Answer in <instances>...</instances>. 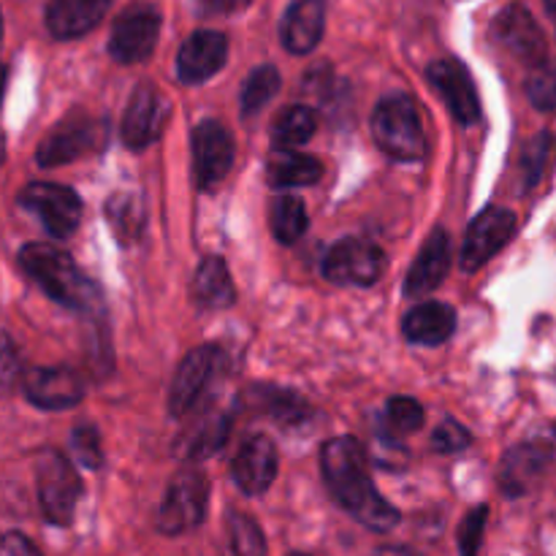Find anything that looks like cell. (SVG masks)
<instances>
[{"label":"cell","mask_w":556,"mask_h":556,"mask_svg":"<svg viewBox=\"0 0 556 556\" xmlns=\"http://www.w3.org/2000/svg\"><path fill=\"white\" fill-rule=\"evenodd\" d=\"M556 157V136L543 130V134L532 136L527 141L525 152H521V188L532 190L535 185H541V179L546 177V172L552 168Z\"/></svg>","instance_id":"cell-30"},{"label":"cell","mask_w":556,"mask_h":556,"mask_svg":"<svg viewBox=\"0 0 556 556\" xmlns=\"http://www.w3.org/2000/svg\"><path fill=\"white\" fill-rule=\"evenodd\" d=\"M253 396H255V407H258L261 413L271 416L277 424H286V427H291V424H302L304 418L309 416L307 402H304L302 396L291 394V391L253 389Z\"/></svg>","instance_id":"cell-31"},{"label":"cell","mask_w":556,"mask_h":556,"mask_svg":"<svg viewBox=\"0 0 556 556\" xmlns=\"http://www.w3.org/2000/svg\"><path fill=\"white\" fill-rule=\"evenodd\" d=\"M548 465V448L538 443L519 445V448L510 451L503 459V467H500V486L508 497H519L525 494L538 478L543 476Z\"/></svg>","instance_id":"cell-23"},{"label":"cell","mask_w":556,"mask_h":556,"mask_svg":"<svg viewBox=\"0 0 556 556\" xmlns=\"http://www.w3.org/2000/svg\"><path fill=\"white\" fill-rule=\"evenodd\" d=\"M326 27V0H293L280 25V38L291 54H307L318 47Z\"/></svg>","instance_id":"cell-20"},{"label":"cell","mask_w":556,"mask_h":556,"mask_svg":"<svg viewBox=\"0 0 556 556\" xmlns=\"http://www.w3.org/2000/svg\"><path fill=\"white\" fill-rule=\"evenodd\" d=\"M20 204L41 220L49 237L65 239L81 220V199L65 185L33 182L20 193Z\"/></svg>","instance_id":"cell-7"},{"label":"cell","mask_w":556,"mask_h":556,"mask_svg":"<svg viewBox=\"0 0 556 556\" xmlns=\"http://www.w3.org/2000/svg\"><path fill=\"white\" fill-rule=\"evenodd\" d=\"M456 329V313L443 302H424L405 315V340L413 345H443Z\"/></svg>","instance_id":"cell-22"},{"label":"cell","mask_w":556,"mask_h":556,"mask_svg":"<svg viewBox=\"0 0 556 556\" xmlns=\"http://www.w3.org/2000/svg\"><path fill=\"white\" fill-rule=\"evenodd\" d=\"M20 264L41 286V291L63 307L85 309L98 299L96 286L81 275L74 258L52 244H25L20 253Z\"/></svg>","instance_id":"cell-2"},{"label":"cell","mask_w":556,"mask_h":556,"mask_svg":"<svg viewBox=\"0 0 556 556\" xmlns=\"http://www.w3.org/2000/svg\"><path fill=\"white\" fill-rule=\"evenodd\" d=\"M320 470L329 492L358 525L372 532H389L400 525V510L375 489L367 454L356 438L329 440L320 448Z\"/></svg>","instance_id":"cell-1"},{"label":"cell","mask_w":556,"mask_h":556,"mask_svg":"<svg viewBox=\"0 0 556 556\" xmlns=\"http://www.w3.org/2000/svg\"><path fill=\"white\" fill-rule=\"evenodd\" d=\"M25 394L41 410H65L85 396L81 378L68 367H38L25 378Z\"/></svg>","instance_id":"cell-16"},{"label":"cell","mask_w":556,"mask_h":556,"mask_svg":"<svg viewBox=\"0 0 556 556\" xmlns=\"http://www.w3.org/2000/svg\"><path fill=\"white\" fill-rule=\"evenodd\" d=\"M516 233V215L510 210H486L478 215L467 228L465 244H462V266L476 271L486 266Z\"/></svg>","instance_id":"cell-11"},{"label":"cell","mask_w":556,"mask_h":556,"mask_svg":"<svg viewBox=\"0 0 556 556\" xmlns=\"http://www.w3.org/2000/svg\"><path fill=\"white\" fill-rule=\"evenodd\" d=\"M0 38H3V16H0Z\"/></svg>","instance_id":"cell-46"},{"label":"cell","mask_w":556,"mask_h":556,"mask_svg":"<svg viewBox=\"0 0 556 556\" xmlns=\"http://www.w3.org/2000/svg\"><path fill=\"white\" fill-rule=\"evenodd\" d=\"M470 443V432H467L459 421H451V418L440 424L432 434V448L440 451V454H459V451H465Z\"/></svg>","instance_id":"cell-38"},{"label":"cell","mask_w":556,"mask_h":556,"mask_svg":"<svg viewBox=\"0 0 556 556\" xmlns=\"http://www.w3.org/2000/svg\"><path fill=\"white\" fill-rule=\"evenodd\" d=\"M386 269L383 250L362 237H345L331 244L324 258L326 280L337 286H372Z\"/></svg>","instance_id":"cell-6"},{"label":"cell","mask_w":556,"mask_h":556,"mask_svg":"<svg viewBox=\"0 0 556 556\" xmlns=\"http://www.w3.org/2000/svg\"><path fill=\"white\" fill-rule=\"evenodd\" d=\"M0 556H41L38 548L20 532H9L0 538Z\"/></svg>","instance_id":"cell-40"},{"label":"cell","mask_w":556,"mask_h":556,"mask_svg":"<svg viewBox=\"0 0 556 556\" xmlns=\"http://www.w3.org/2000/svg\"><path fill=\"white\" fill-rule=\"evenodd\" d=\"M98 141H101V125L85 114H71L63 123L54 125V130H49L47 139L38 144L36 161L43 168L63 166L96 150Z\"/></svg>","instance_id":"cell-10"},{"label":"cell","mask_w":556,"mask_h":556,"mask_svg":"<svg viewBox=\"0 0 556 556\" xmlns=\"http://www.w3.org/2000/svg\"><path fill=\"white\" fill-rule=\"evenodd\" d=\"M486 516H489L486 505H481V508L470 510V514H467V519L462 521V527H459V554L462 556H478V552H481Z\"/></svg>","instance_id":"cell-36"},{"label":"cell","mask_w":556,"mask_h":556,"mask_svg":"<svg viewBox=\"0 0 556 556\" xmlns=\"http://www.w3.org/2000/svg\"><path fill=\"white\" fill-rule=\"evenodd\" d=\"M372 136L380 150L394 161L410 163L427 155V136L418 109L402 92H391L375 106Z\"/></svg>","instance_id":"cell-3"},{"label":"cell","mask_w":556,"mask_h":556,"mask_svg":"<svg viewBox=\"0 0 556 556\" xmlns=\"http://www.w3.org/2000/svg\"><path fill=\"white\" fill-rule=\"evenodd\" d=\"M527 96H530L532 106L541 112L556 109V65L543 63L541 68H535V74L527 81Z\"/></svg>","instance_id":"cell-35"},{"label":"cell","mask_w":556,"mask_h":556,"mask_svg":"<svg viewBox=\"0 0 556 556\" xmlns=\"http://www.w3.org/2000/svg\"><path fill=\"white\" fill-rule=\"evenodd\" d=\"M226 552L228 556H264L266 541L261 527L250 516L231 514L226 521Z\"/></svg>","instance_id":"cell-32"},{"label":"cell","mask_w":556,"mask_h":556,"mask_svg":"<svg viewBox=\"0 0 556 556\" xmlns=\"http://www.w3.org/2000/svg\"><path fill=\"white\" fill-rule=\"evenodd\" d=\"M22 358L16 345L11 342L9 334H0V386L14 383L16 375H20Z\"/></svg>","instance_id":"cell-39"},{"label":"cell","mask_w":556,"mask_h":556,"mask_svg":"<svg viewBox=\"0 0 556 556\" xmlns=\"http://www.w3.org/2000/svg\"><path fill=\"white\" fill-rule=\"evenodd\" d=\"M315 128H318V114L309 106H288L280 117L275 119V128H271V141H275V150H296V147L307 144L313 139Z\"/></svg>","instance_id":"cell-27"},{"label":"cell","mask_w":556,"mask_h":556,"mask_svg":"<svg viewBox=\"0 0 556 556\" xmlns=\"http://www.w3.org/2000/svg\"><path fill=\"white\" fill-rule=\"evenodd\" d=\"M386 421L400 434L418 432L424 427V407L416 400H410V396H394L386 405Z\"/></svg>","instance_id":"cell-34"},{"label":"cell","mask_w":556,"mask_h":556,"mask_svg":"<svg viewBox=\"0 0 556 556\" xmlns=\"http://www.w3.org/2000/svg\"><path fill=\"white\" fill-rule=\"evenodd\" d=\"M293 556H304V554H293Z\"/></svg>","instance_id":"cell-47"},{"label":"cell","mask_w":556,"mask_h":556,"mask_svg":"<svg viewBox=\"0 0 556 556\" xmlns=\"http://www.w3.org/2000/svg\"><path fill=\"white\" fill-rule=\"evenodd\" d=\"M451 269V239L443 228H434L424 242L421 253H418L416 264L407 271L405 293L410 299H421L427 293L438 291L440 282L445 280Z\"/></svg>","instance_id":"cell-19"},{"label":"cell","mask_w":556,"mask_h":556,"mask_svg":"<svg viewBox=\"0 0 556 556\" xmlns=\"http://www.w3.org/2000/svg\"><path fill=\"white\" fill-rule=\"evenodd\" d=\"M324 174L318 157L304 155L302 150H271L266 163V177L275 188H304L315 185Z\"/></svg>","instance_id":"cell-25"},{"label":"cell","mask_w":556,"mask_h":556,"mask_svg":"<svg viewBox=\"0 0 556 556\" xmlns=\"http://www.w3.org/2000/svg\"><path fill=\"white\" fill-rule=\"evenodd\" d=\"M280 85H282L280 71H277L275 65H261V68H255L253 74L244 79L242 96H239V103H242L244 117L261 112V109H264L266 103H269L271 98L277 96Z\"/></svg>","instance_id":"cell-33"},{"label":"cell","mask_w":556,"mask_h":556,"mask_svg":"<svg viewBox=\"0 0 556 556\" xmlns=\"http://www.w3.org/2000/svg\"><path fill=\"white\" fill-rule=\"evenodd\" d=\"M199 5L206 14H237V11L248 9L250 0H199Z\"/></svg>","instance_id":"cell-41"},{"label":"cell","mask_w":556,"mask_h":556,"mask_svg":"<svg viewBox=\"0 0 556 556\" xmlns=\"http://www.w3.org/2000/svg\"><path fill=\"white\" fill-rule=\"evenodd\" d=\"M427 76L434 90L443 96L445 106L451 109V114L462 125L478 123V117H481V103H478V92L476 85H472L470 71L459 60H438V63L429 65Z\"/></svg>","instance_id":"cell-15"},{"label":"cell","mask_w":556,"mask_h":556,"mask_svg":"<svg viewBox=\"0 0 556 556\" xmlns=\"http://www.w3.org/2000/svg\"><path fill=\"white\" fill-rule=\"evenodd\" d=\"M375 556H418V554L407 552V548H383V552H378Z\"/></svg>","instance_id":"cell-42"},{"label":"cell","mask_w":556,"mask_h":556,"mask_svg":"<svg viewBox=\"0 0 556 556\" xmlns=\"http://www.w3.org/2000/svg\"><path fill=\"white\" fill-rule=\"evenodd\" d=\"M157 36H161V14L152 5H130L117 16L109 38V52L117 63L134 65L155 52Z\"/></svg>","instance_id":"cell-8"},{"label":"cell","mask_w":556,"mask_h":556,"mask_svg":"<svg viewBox=\"0 0 556 556\" xmlns=\"http://www.w3.org/2000/svg\"><path fill=\"white\" fill-rule=\"evenodd\" d=\"M546 11H548V16H552L554 25H556V0H546Z\"/></svg>","instance_id":"cell-43"},{"label":"cell","mask_w":556,"mask_h":556,"mask_svg":"<svg viewBox=\"0 0 556 556\" xmlns=\"http://www.w3.org/2000/svg\"><path fill=\"white\" fill-rule=\"evenodd\" d=\"M228 429H231V418L226 413H215V416L204 418L199 427L182 434V440L177 443L179 456H185L190 462H199L217 454L223 448V443L228 440Z\"/></svg>","instance_id":"cell-26"},{"label":"cell","mask_w":556,"mask_h":556,"mask_svg":"<svg viewBox=\"0 0 556 556\" xmlns=\"http://www.w3.org/2000/svg\"><path fill=\"white\" fill-rule=\"evenodd\" d=\"M38 481V503H41L43 516L52 525H71L76 514V505L81 497V481L76 476L74 465L58 451H43L36 465Z\"/></svg>","instance_id":"cell-4"},{"label":"cell","mask_w":556,"mask_h":556,"mask_svg":"<svg viewBox=\"0 0 556 556\" xmlns=\"http://www.w3.org/2000/svg\"><path fill=\"white\" fill-rule=\"evenodd\" d=\"M233 481L244 494H264L277 478V448L266 434H253L244 440L231 465Z\"/></svg>","instance_id":"cell-18"},{"label":"cell","mask_w":556,"mask_h":556,"mask_svg":"<svg viewBox=\"0 0 556 556\" xmlns=\"http://www.w3.org/2000/svg\"><path fill=\"white\" fill-rule=\"evenodd\" d=\"M3 90H5V65H0V101H3Z\"/></svg>","instance_id":"cell-44"},{"label":"cell","mask_w":556,"mask_h":556,"mask_svg":"<svg viewBox=\"0 0 556 556\" xmlns=\"http://www.w3.org/2000/svg\"><path fill=\"white\" fill-rule=\"evenodd\" d=\"M271 233L280 244H293L304 237L309 220H307V206L299 195H280L271 204Z\"/></svg>","instance_id":"cell-28"},{"label":"cell","mask_w":556,"mask_h":556,"mask_svg":"<svg viewBox=\"0 0 556 556\" xmlns=\"http://www.w3.org/2000/svg\"><path fill=\"white\" fill-rule=\"evenodd\" d=\"M206 500H210V483H206L204 472H179L168 483L161 514H157V527H161L163 535H182V532L195 530L204 521Z\"/></svg>","instance_id":"cell-5"},{"label":"cell","mask_w":556,"mask_h":556,"mask_svg":"<svg viewBox=\"0 0 556 556\" xmlns=\"http://www.w3.org/2000/svg\"><path fill=\"white\" fill-rule=\"evenodd\" d=\"M228 58V41L217 30H199L182 43L177 58V74L185 85H201L223 68Z\"/></svg>","instance_id":"cell-17"},{"label":"cell","mask_w":556,"mask_h":556,"mask_svg":"<svg viewBox=\"0 0 556 556\" xmlns=\"http://www.w3.org/2000/svg\"><path fill=\"white\" fill-rule=\"evenodd\" d=\"M220 351L215 345H201L182 358L172 380V389H168V413L174 418L188 416L199 405L220 367Z\"/></svg>","instance_id":"cell-9"},{"label":"cell","mask_w":556,"mask_h":556,"mask_svg":"<svg viewBox=\"0 0 556 556\" xmlns=\"http://www.w3.org/2000/svg\"><path fill=\"white\" fill-rule=\"evenodd\" d=\"M190 293H193L195 304L206 309H226L231 307L233 299H237V288L231 282V271H228L226 261L204 258L195 269L193 282H190Z\"/></svg>","instance_id":"cell-24"},{"label":"cell","mask_w":556,"mask_h":556,"mask_svg":"<svg viewBox=\"0 0 556 556\" xmlns=\"http://www.w3.org/2000/svg\"><path fill=\"white\" fill-rule=\"evenodd\" d=\"M168 119V106L166 98L161 96L155 85L150 81H141L139 87L130 96L128 109H125L123 117V141L128 150H144L147 144L161 136L163 125Z\"/></svg>","instance_id":"cell-12"},{"label":"cell","mask_w":556,"mask_h":556,"mask_svg":"<svg viewBox=\"0 0 556 556\" xmlns=\"http://www.w3.org/2000/svg\"><path fill=\"white\" fill-rule=\"evenodd\" d=\"M233 166V139L215 119H204L193 130V172L201 190L220 182Z\"/></svg>","instance_id":"cell-13"},{"label":"cell","mask_w":556,"mask_h":556,"mask_svg":"<svg viewBox=\"0 0 556 556\" xmlns=\"http://www.w3.org/2000/svg\"><path fill=\"white\" fill-rule=\"evenodd\" d=\"M106 220L123 242H134L144 228V204L136 193H114L106 204Z\"/></svg>","instance_id":"cell-29"},{"label":"cell","mask_w":556,"mask_h":556,"mask_svg":"<svg viewBox=\"0 0 556 556\" xmlns=\"http://www.w3.org/2000/svg\"><path fill=\"white\" fill-rule=\"evenodd\" d=\"M494 38L521 63L535 65V68L546 63V36L525 5H508L494 20Z\"/></svg>","instance_id":"cell-14"},{"label":"cell","mask_w":556,"mask_h":556,"mask_svg":"<svg viewBox=\"0 0 556 556\" xmlns=\"http://www.w3.org/2000/svg\"><path fill=\"white\" fill-rule=\"evenodd\" d=\"M71 445H74V454L79 456V462L90 470H98L103 465V448L101 438L92 427H76L74 438H71Z\"/></svg>","instance_id":"cell-37"},{"label":"cell","mask_w":556,"mask_h":556,"mask_svg":"<svg viewBox=\"0 0 556 556\" xmlns=\"http://www.w3.org/2000/svg\"><path fill=\"white\" fill-rule=\"evenodd\" d=\"M112 0H52L47 9V27L54 38L68 41L90 33L106 16Z\"/></svg>","instance_id":"cell-21"},{"label":"cell","mask_w":556,"mask_h":556,"mask_svg":"<svg viewBox=\"0 0 556 556\" xmlns=\"http://www.w3.org/2000/svg\"><path fill=\"white\" fill-rule=\"evenodd\" d=\"M5 161V141H3V136H0V163Z\"/></svg>","instance_id":"cell-45"}]
</instances>
